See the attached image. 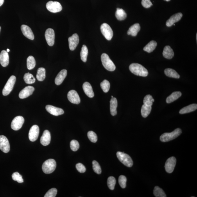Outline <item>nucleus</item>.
I'll return each mask as SVG.
<instances>
[{"instance_id":"obj_1","label":"nucleus","mask_w":197,"mask_h":197,"mask_svg":"<svg viewBox=\"0 0 197 197\" xmlns=\"http://www.w3.org/2000/svg\"><path fill=\"white\" fill-rule=\"evenodd\" d=\"M130 71L137 76L142 77L148 76V72L145 68L138 63H133L129 66Z\"/></svg>"},{"instance_id":"obj_2","label":"nucleus","mask_w":197,"mask_h":197,"mask_svg":"<svg viewBox=\"0 0 197 197\" xmlns=\"http://www.w3.org/2000/svg\"><path fill=\"white\" fill-rule=\"evenodd\" d=\"M182 133L180 128L176 129L171 133H164L161 136L160 140L162 142H167L176 139Z\"/></svg>"},{"instance_id":"obj_3","label":"nucleus","mask_w":197,"mask_h":197,"mask_svg":"<svg viewBox=\"0 0 197 197\" xmlns=\"http://www.w3.org/2000/svg\"><path fill=\"white\" fill-rule=\"evenodd\" d=\"M56 167L55 161L53 159H49L44 162L42 165V169L45 174H50L55 171Z\"/></svg>"},{"instance_id":"obj_4","label":"nucleus","mask_w":197,"mask_h":197,"mask_svg":"<svg viewBox=\"0 0 197 197\" xmlns=\"http://www.w3.org/2000/svg\"><path fill=\"white\" fill-rule=\"evenodd\" d=\"M101 61L103 67L110 71H115L116 67L107 54L103 53L101 55Z\"/></svg>"},{"instance_id":"obj_5","label":"nucleus","mask_w":197,"mask_h":197,"mask_svg":"<svg viewBox=\"0 0 197 197\" xmlns=\"http://www.w3.org/2000/svg\"><path fill=\"white\" fill-rule=\"evenodd\" d=\"M118 158L122 164L128 167H132L133 162L132 159L128 154L118 151L117 153Z\"/></svg>"},{"instance_id":"obj_6","label":"nucleus","mask_w":197,"mask_h":197,"mask_svg":"<svg viewBox=\"0 0 197 197\" xmlns=\"http://www.w3.org/2000/svg\"><path fill=\"white\" fill-rule=\"evenodd\" d=\"M15 81L16 77L14 76H11L8 79L2 91L4 96H7L10 94L14 86Z\"/></svg>"},{"instance_id":"obj_7","label":"nucleus","mask_w":197,"mask_h":197,"mask_svg":"<svg viewBox=\"0 0 197 197\" xmlns=\"http://www.w3.org/2000/svg\"><path fill=\"white\" fill-rule=\"evenodd\" d=\"M101 30L102 34L108 40H112L113 36V32L112 28L108 24L104 23L101 25Z\"/></svg>"},{"instance_id":"obj_8","label":"nucleus","mask_w":197,"mask_h":197,"mask_svg":"<svg viewBox=\"0 0 197 197\" xmlns=\"http://www.w3.org/2000/svg\"><path fill=\"white\" fill-rule=\"evenodd\" d=\"M46 8L48 11L53 13L60 12L62 10V6L58 2L50 1L46 4Z\"/></svg>"},{"instance_id":"obj_9","label":"nucleus","mask_w":197,"mask_h":197,"mask_svg":"<svg viewBox=\"0 0 197 197\" xmlns=\"http://www.w3.org/2000/svg\"><path fill=\"white\" fill-rule=\"evenodd\" d=\"M45 38L47 44L50 46H53L55 44V34L53 29H47L45 33Z\"/></svg>"},{"instance_id":"obj_10","label":"nucleus","mask_w":197,"mask_h":197,"mask_svg":"<svg viewBox=\"0 0 197 197\" xmlns=\"http://www.w3.org/2000/svg\"><path fill=\"white\" fill-rule=\"evenodd\" d=\"M24 121V119L22 117L19 116L15 117L11 122V128L15 131L19 130L22 127Z\"/></svg>"},{"instance_id":"obj_11","label":"nucleus","mask_w":197,"mask_h":197,"mask_svg":"<svg viewBox=\"0 0 197 197\" xmlns=\"http://www.w3.org/2000/svg\"><path fill=\"white\" fill-rule=\"evenodd\" d=\"M0 149L4 153H8L10 150L9 142L4 135H0Z\"/></svg>"},{"instance_id":"obj_12","label":"nucleus","mask_w":197,"mask_h":197,"mask_svg":"<svg viewBox=\"0 0 197 197\" xmlns=\"http://www.w3.org/2000/svg\"><path fill=\"white\" fill-rule=\"evenodd\" d=\"M176 163V158L174 157H170L165 164V169L167 172L172 173L173 171Z\"/></svg>"},{"instance_id":"obj_13","label":"nucleus","mask_w":197,"mask_h":197,"mask_svg":"<svg viewBox=\"0 0 197 197\" xmlns=\"http://www.w3.org/2000/svg\"><path fill=\"white\" fill-rule=\"evenodd\" d=\"M39 133V128L37 125H35L31 127L29 133V138L30 141H36L38 139Z\"/></svg>"},{"instance_id":"obj_14","label":"nucleus","mask_w":197,"mask_h":197,"mask_svg":"<svg viewBox=\"0 0 197 197\" xmlns=\"http://www.w3.org/2000/svg\"><path fill=\"white\" fill-rule=\"evenodd\" d=\"M68 99L71 103L79 104L80 102V99L77 92L75 90H70L67 95Z\"/></svg>"},{"instance_id":"obj_15","label":"nucleus","mask_w":197,"mask_h":197,"mask_svg":"<svg viewBox=\"0 0 197 197\" xmlns=\"http://www.w3.org/2000/svg\"><path fill=\"white\" fill-rule=\"evenodd\" d=\"M79 36L76 33L74 34L68 38L69 48L72 51L74 50L79 44Z\"/></svg>"},{"instance_id":"obj_16","label":"nucleus","mask_w":197,"mask_h":197,"mask_svg":"<svg viewBox=\"0 0 197 197\" xmlns=\"http://www.w3.org/2000/svg\"><path fill=\"white\" fill-rule=\"evenodd\" d=\"M45 108L47 112L54 116H57L64 113V110L62 108L56 107L53 106L47 105Z\"/></svg>"},{"instance_id":"obj_17","label":"nucleus","mask_w":197,"mask_h":197,"mask_svg":"<svg viewBox=\"0 0 197 197\" xmlns=\"http://www.w3.org/2000/svg\"><path fill=\"white\" fill-rule=\"evenodd\" d=\"M35 90V88L30 86L25 87L20 92L19 94V98L20 99H23L27 98L32 95Z\"/></svg>"},{"instance_id":"obj_18","label":"nucleus","mask_w":197,"mask_h":197,"mask_svg":"<svg viewBox=\"0 0 197 197\" xmlns=\"http://www.w3.org/2000/svg\"><path fill=\"white\" fill-rule=\"evenodd\" d=\"M21 30L24 35L28 39L33 40L35 38L34 34L31 28L26 25H23L21 26Z\"/></svg>"},{"instance_id":"obj_19","label":"nucleus","mask_w":197,"mask_h":197,"mask_svg":"<svg viewBox=\"0 0 197 197\" xmlns=\"http://www.w3.org/2000/svg\"><path fill=\"white\" fill-rule=\"evenodd\" d=\"M51 135L50 133L47 130H45L43 133L40 139L41 143L44 146L48 145L50 143Z\"/></svg>"},{"instance_id":"obj_20","label":"nucleus","mask_w":197,"mask_h":197,"mask_svg":"<svg viewBox=\"0 0 197 197\" xmlns=\"http://www.w3.org/2000/svg\"><path fill=\"white\" fill-rule=\"evenodd\" d=\"M9 63V58L8 52L5 50L2 51L0 53V63L2 67H6Z\"/></svg>"},{"instance_id":"obj_21","label":"nucleus","mask_w":197,"mask_h":197,"mask_svg":"<svg viewBox=\"0 0 197 197\" xmlns=\"http://www.w3.org/2000/svg\"><path fill=\"white\" fill-rule=\"evenodd\" d=\"M183 14L182 13H179L172 16L170 19L166 22V25L167 27L172 26L175 23L180 21L182 19Z\"/></svg>"},{"instance_id":"obj_22","label":"nucleus","mask_w":197,"mask_h":197,"mask_svg":"<svg viewBox=\"0 0 197 197\" xmlns=\"http://www.w3.org/2000/svg\"><path fill=\"white\" fill-rule=\"evenodd\" d=\"M83 88L84 91L87 96L90 98L94 97V94L92 88L90 84L86 82L83 84Z\"/></svg>"},{"instance_id":"obj_23","label":"nucleus","mask_w":197,"mask_h":197,"mask_svg":"<svg viewBox=\"0 0 197 197\" xmlns=\"http://www.w3.org/2000/svg\"><path fill=\"white\" fill-rule=\"evenodd\" d=\"M67 72L66 69H63L57 76L55 79V83L57 85L62 84L67 75Z\"/></svg>"},{"instance_id":"obj_24","label":"nucleus","mask_w":197,"mask_h":197,"mask_svg":"<svg viewBox=\"0 0 197 197\" xmlns=\"http://www.w3.org/2000/svg\"><path fill=\"white\" fill-rule=\"evenodd\" d=\"M118 106V101L116 98H113L110 101V111L111 114L112 116H115L117 114V108Z\"/></svg>"},{"instance_id":"obj_25","label":"nucleus","mask_w":197,"mask_h":197,"mask_svg":"<svg viewBox=\"0 0 197 197\" xmlns=\"http://www.w3.org/2000/svg\"><path fill=\"white\" fill-rule=\"evenodd\" d=\"M140 25L139 24H135L131 26L128 31V35L135 37L137 35L138 33L140 30Z\"/></svg>"},{"instance_id":"obj_26","label":"nucleus","mask_w":197,"mask_h":197,"mask_svg":"<svg viewBox=\"0 0 197 197\" xmlns=\"http://www.w3.org/2000/svg\"><path fill=\"white\" fill-rule=\"evenodd\" d=\"M163 56L165 58L171 59L173 57L174 53L173 49L169 46H165L163 52Z\"/></svg>"},{"instance_id":"obj_27","label":"nucleus","mask_w":197,"mask_h":197,"mask_svg":"<svg viewBox=\"0 0 197 197\" xmlns=\"http://www.w3.org/2000/svg\"><path fill=\"white\" fill-rule=\"evenodd\" d=\"M197 109V105L196 104H191L182 108L179 112L180 114H185L194 112Z\"/></svg>"},{"instance_id":"obj_28","label":"nucleus","mask_w":197,"mask_h":197,"mask_svg":"<svg viewBox=\"0 0 197 197\" xmlns=\"http://www.w3.org/2000/svg\"><path fill=\"white\" fill-rule=\"evenodd\" d=\"M182 93L180 91H176L173 92L167 97L166 99V102L167 103H170L173 102L182 96Z\"/></svg>"},{"instance_id":"obj_29","label":"nucleus","mask_w":197,"mask_h":197,"mask_svg":"<svg viewBox=\"0 0 197 197\" xmlns=\"http://www.w3.org/2000/svg\"><path fill=\"white\" fill-rule=\"evenodd\" d=\"M164 73L167 76L170 78L179 79L180 76L175 70L171 68H167L165 70Z\"/></svg>"},{"instance_id":"obj_30","label":"nucleus","mask_w":197,"mask_h":197,"mask_svg":"<svg viewBox=\"0 0 197 197\" xmlns=\"http://www.w3.org/2000/svg\"><path fill=\"white\" fill-rule=\"evenodd\" d=\"M115 16L118 20L119 21H122L125 19L127 17L126 13L124 11L122 8H118L117 9Z\"/></svg>"},{"instance_id":"obj_31","label":"nucleus","mask_w":197,"mask_h":197,"mask_svg":"<svg viewBox=\"0 0 197 197\" xmlns=\"http://www.w3.org/2000/svg\"><path fill=\"white\" fill-rule=\"evenodd\" d=\"M157 46V43L154 41H151L146 45L144 48V50L148 53H151L153 51Z\"/></svg>"},{"instance_id":"obj_32","label":"nucleus","mask_w":197,"mask_h":197,"mask_svg":"<svg viewBox=\"0 0 197 197\" xmlns=\"http://www.w3.org/2000/svg\"><path fill=\"white\" fill-rule=\"evenodd\" d=\"M46 77V71L43 68H40L37 70L36 78L39 81H43Z\"/></svg>"},{"instance_id":"obj_33","label":"nucleus","mask_w":197,"mask_h":197,"mask_svg":"<svg viewBox=\"0 0 197 197\" xmlns=\"http://www.w3.org/2000/svg\"><path fill=\"white\" fill-rule=\"evenodd\" d=\"M151 109H152L151 106H147L144 105H143L141 110V113L142 117L146 118L148 117L150 114Z\"/></svg>"},{"instance_id":"obj_34","label":"nucleus","mask_w":197,"mask_h":197,"mask_svg":"<svg viewBox=\"0 0 197 197\" xmlns=\"http://www.w3.org/2000/svg\"><path fill=\"white\" fill-rule=\"evenodd\" d=\"M88 55V49L87 47L85 45H83L80 52V57L81 60L84 62H87Z\"/></svg>"},{"instance_id":"obj_35","label":"nucleus","mask_w":197,"mask_h":197,"mask_svg":"<svg viewBox=\"0 0 197 197\" xmlns=\"http://www.w3.org/2000/svg\"><path fill=\"white\" fill-rule=\"evenodd\" d=\"M36 64L35 58L32 56H29L27 59V68L29 70H31L35 67Z\"/></svg>"},{"instance_id":"obj_36","label":"nucleus","mask_w":197,"mask_h":197,"mask_svg":"<svg viewBox=\"0 0 197 197\" xmlns=\"http://www.w3.org/2000/svg\"><path fill=\"white\" fill-rule=\"evenodd\" d=\"M153 194L156 197H167L163 190L158 186L155 187L153 191Z\"/></svg>"},{"instance_id":"obj_37","label":"nucleus","mask_w":197,"mask_h":197,"mask_svg":"<svg viewBox=\"0 0 197 197\" xmlns=\"http://www.w3.org/2000/svg\"><path fill=\"white\" fill-rule=\"evenodd\" d=\"M24 79L25 82L28 84H32L36 81V79L32 74L29 73L25 74Z\"/></svg>"},{"instance_id":"obj_38","label":"nucleus","mask_w":197,"mask_h":197,"mask_svg":"<svg viewBox=\"0 0 197 197\" xmlns=\"http://www.w3.org/2000/svg\"><path fill=\"white\" fill-rule=\"evenodd\" d=\"M155 100L153 99L152 96L150 95H148L145 97L143 102L145 105L151 106L153 105V102Z\"/></svg>"},{"instance_id":"obj_39","label":"nucleus","mask_w":197,"mask_h":197,"mask_svg":"<svg viewBox=\"0 0 197 197\" xmlns=\"http://www.w3.org/2000/svg\"><path fill=\"white\" fill-rule=\"evenodd\" d=\"M116 183V179L114 177L110 176L108 178L107 183L108 187L110 189L112 190L114 189Z\"/></svg>"},{"instance_id":"obj_40","label":"nucleus","mask_w":197,"mask_h":197,"mask_svg":"<svg viewBox=\"0 0 197 197\" xmlns=\"http://www.w3.org/2000/svg\"><path fill=\"white\" fill-rule=\"evenodd\" d=\"M101 86L104 92L107 93L109 91L110 88V83L108 80H104L101 83Z\"/></svg>"},{"instance_id":"obj_41","label":"nucleus","mask_w":197,"mask_h":197,"mask_svg":"<svg viewBox=\"0 0 197 197\" xmlns=\"http://www.w3.org/2000/svg\"><path fill=\"white\" fill-rule=\"evenodd\" d=\"M88 137L90 141L92 142L96 143L98 140V137L96 134L93 131H89L88 133Z\"/></svg>"},{"instance_id":"obj_42","label":"nucleus","mask_w":197,"mask_h":197,"mask_svg":"<svg viewBox=\"0 0 197 197\" xmlns=\"http://www.w3.org/2000/svg\"><path fill=\"white\" fill-rule=\"evenodd\" d=\"M92 165L93 169L95 172L98 174H101V167L98 162L96 161H94L92 162Z\"/></svg>"},{"instance_id":"obj_43","label":"nucleus","mask_w":197,"mask_h":197,"mask_svg":"<svg viewBox=\"0 0 197 197\" xmlns=\"http://www.w3.org/2000/svg\"><path fill=\"white\" fill-rule=\"evenodd\" d=\"M13 180L17 181L19 183H21L24 182L22 176L18 172L13 173L12 175Z\"/></svg>"},{"instance_id":"obj_44","label":"nucleus","mask_w":197,"mask_h":197,"mask_svg":"<svg viewBox=\"0 0 197 197\" xmlns=\"http://www.w3.org/2000/svg\"><path fill=\"white\" fill-rule=\"evenodd\" d=\"M118 182L120 185L122 189H125L126 187L127 178L125 176L121 175L119 177Z\"/></svg>"},{"instance_id":"obj_45","label":"nucleus","mask_w":197,"mask_h":197,"mask_svg":"<svg viewBox=\"0 0 197 197\" xmlns=\"http://www.w3.org/2000/svg\"><path fill=\"white\" fill-rule=\"evenodd\" d=\"M70 147L72 151H76L78 150L79 148L78 142L76 140H72L70 143Z\"/></svg>"},{"instance_id":"obj_46","label":"nucleus","mask_w":197,"mask_h":197,"mask_svg":"<svg viewBox=\"0 0 197 197\" xmlns=\"http://www.w3.org/2000/svg\"><path fill=\"white\" fill-rule=\"evenodd\" d=\"M57 189L55 188H53L47 192L44 197H55L57 194Z\"/></svg>"},{"instance_id":"obj_47","label":"nucleus","mask_w":197,"mask_h":197,"mask_svg":"<svg viewBox=\"0 0 197 197\" xmlns=\"http://www.w3.org/2000/svg\"><path fill=\"white\" fill-rule=\"evenodd\" d=\"M76 168L79 172L81 173H83L85 172L86 171V168L84 165L83 164L80 163L77 164L76 165Z\"/></svg>"},{"instance_id":"obj_48","label":"nucleus","mask_w":197,"mask_h":197,"mask_svg":"<svg viewBox=\"0 0 197 197\" xmlns=\"http://www.w3.org/2000/svg\"><path fill=\"white\" fill-rule=\"evenodd\" d=\"M141 3L143 6L145 8H148L152 6L150 0H142Z\"/></svg>"},{"instance_id":"obj_49","label":"nucleus","mask_w":197,"mask_h":197,"mask_svg":"<svg viewBox=\"0 0 197 197\" xmlns=\"http://www.w3.org/2000/svg\"><path fill=\"white\" fill-rule=\"evenodd\" d=\"M4 0H0V6H2L3 5V4L4 3Z\"/></svg>"},{"instance_id":"obj_50","label":"nucleus","mask_w":197,"mask_h":197,"mask_svg":"<svg viewBox=\"0 0 197 197\" xmlns=\"http://www.w3.org/2000/svg\"><path fill=\"white\" fill-rule=\"evenodd\" d=\"M10 51V49H7V52H8Z\"/></svg>"},{"instance_id":"obj_51","label":"nucleus","mask_w":197,"mask_h":197,"mask_svg":"<svg viewBox=\"0 0 197 197\" xmlns=\"http://www.w3.org/2000/svg\"><path fill=\"white\" fill-rule=\"evenodd\" d=\"M164 1L168 2V1H171V0H164Z\"/></svg>"},{"instance_id":"obj_52","label":"nucleus","mask_w":197,"mask_h":197,"mask_svg":"<svg viewBox=\"0 0 197 197\" xmlns=\"http://www.w3.org/2000/svg\"><path fill=\"white\" fill-rule=\"evenodd\" d=\"M1 26H0V31H1Z\"/></svg>"},{"instance_id":"obj_53","label":"nucleus","mask_w":197,"mask_h":197,"mask_svg":"<svg viewBox=\"0 0 197 197\" xmlns=\"http://www.w3.org/2000/svg\"><path fill=\"white\" fill-rule=\"evenodd\" d=\"M112 98H113V96H112Z\"/></svg>"}]
</instances>
